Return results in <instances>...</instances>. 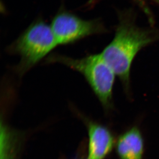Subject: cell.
I'll return each instance as SVG.
<instances>
[{"label": "cell", "mask_w": 159, "mask_h": 159, "mask_svg": "<svg viewBox=\"0 0 159 159\" xmlns=\"http://www.w3.org/2000/svg\"><path fill=\"white\" fill-rule=\"evenodd\" d=\"M58 46L51 26L41 19L34 21L6 48L9 54L20 57L13 71L24 76Z\"/></svg>", "instance_id": "cell-2"}, {"label": "cell", "mask_w": 159, "mask_h": 159, "mask_svg": "<svg viewBox=\"0 0 159 159\" xmlns=\"http://www.w3.org/2000/svg\"><path fill=\"white\" fill-rule=\"evenodd\" d=\"M50 26L58 45H69L107 31L98 18L83 19L62 7L55 15Z\"/></svg>", "instance_id": "cell-4"}, {"label": "cell", "mask_w": 159, "mask_h": 159, "mask_svg": "<svg viewBox=\"0 0 159 159\" xmlns=\"http://www.w3.org/2000/svg\"><path fill=\"white\" fill-rule=\"evenodd\" d=\"M153 1H155V2H156V3H158L159 4V0H152Z\"/></svg>", "instance_id": "cell-7"}, {"label": "cell", "mask_w": 159, "mask_h": 159, "mask_svg": "<svg viewBox=\"0 0 159 159\" xmlns=\"http://www.w3.org/2000/svg\"><path fill=\"white\" fill-rule=\"evenodd\" d=\"M116 149L120 159H142L143 141L138 128H132L121 135Z\"/></svg>", "instance_id": "cell-6"}, {"label": "cell", "mask_w": 159, "mask_h": 159, "mask_svg": "<svg viewBox=\"0 0 159 159\" xmlns=\"http://www.w3.org/2000/svg\"><path fill=\"white\" fill-rule=\"evenodd\" d=\"M46 63H58L81 74L102 106H111L116 74L102 54H94L75 58L60 54H51Z\"/></svg>", "instance_id": "cell-3"}, {"label": "cell", "mask_w": 159, "mask_h": 159, "mask_svg": "<svg viewBox=\"0 0 159 159\" xmlns=\"http://www.w3.org/2000/svg\"><path fill=\"white\" fill-rule=\"evenodd\" d=\"M87 127L88 153L86 159H104L112 149V135L107 128L94 122H89Z\"/></svg>", "instance_id": "cell-5"}, {"label": "cell", "mask_w": 159, "mask_h": 159, "mask_svg": "<svg viewBox=\"0 0 159 159\" xmlns=\"http://www.w3.org/2000/svg\"><path fill=\"white\" fill-rule=\"evenodd\" d=\"M128 12H119V22L114 38L101 54L125 88L128 89L132 62L138 53L159 40V32L142 29L135 23Z\"/></svg>", "instance_id": "cell-1"}]
</instances>
